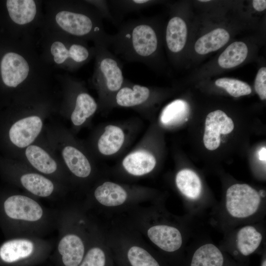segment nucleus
Returning <instances> with one entry per match:
<instances>
[{
  "label": "nucleus",
  "instance_id": "obj_37",
  "mask_svg": "<svg viewBox=\"0 0 266 266\" xmlns=\"http://www.w3.org/2000/svg\"><path fill=\"white\" fill-rule=\"evenodd\" d=\"M262 266H266V261H264Z\"/></svg>",
  "mask_w": 266,
  "mask_h": 266
},
{
  "label": "nucleus",
  "instance_id": "obj_31",
  "mask_svg": "<svg viewBox=\"0 0 266 266\" xmlns=\"http://www.w3.org/2000/svg\"><path fill=\"white\" fill-rule=\"evenodd\" d=\"M51 53L54 57V61L58 64L65 62L67 59L70 58L69 48L67 49L61 42L55 41L51 46Z\"/></svg>",
  "mask_w": 266,
  "mask_h": 266
},
{
  "label": "nucleus",
  "instance_id": "obj_21",
  "mask_svg": "<svg viewBox=\"0 0 266 266\" xmlns=\"http://www.w3.org/2000/svg\"><path fill=\"white\" fill-rule=\"evenodd\" d=\"M97 103L88 93L82 92L76 97L74 109L70 115L72 124L76 126L82 125L96 112Z\"/></svg>",
  "mask_w": 266,
  "mask_h": 266
},
{
  "label": "nucleus",
  "instance_id": "obj_28",
  "mask_svg": "<svg viewBox=\"0 0 266 266\" xmlns=\"http://www.w3.org/2000/svg\"><path fill=\"white\" fill-rule=\"evenodd\" d=\"M215 85L224 88L230 95L234 97L247 95L252 92L250 86L247 83L233 78H219L215 81Z\"/></svg>",
  "mask_w": 266,
  "mask_h": 266
},
{
  "label": "nucleus",
  "instance_id": "obj_2",
  "mask_svg": "<svg viewBox=\"0 0 266 266\" xmlns=\"http://www.w3.org/2000/svg\"><path fill=\"white\" fill-rule=\"evenodd\" d=\"M51 219L47 210L28 196L14 194L0 199V226L7 239L38 236L48 228Z\"/></svg>",
  "mask_w": 266,
  "mask_h": 266
},
{
  "label": "nucleus",
  "instance_id": "obj_35",
  "mask_svg": "<svg viewBox=\"0 0 266 266\" xmlns=\"http://www.w3.org/2000/svg\"><path fill=\"white\" fill-rule=\"evenodd\" d=\"M258 156L260 160L263 162H266V148L263 147L258 152Z\"/></svg>",
  "mask_w": 266,
  "mask_h": 266
},
{
  "label": "nucleus",
  "instance_id": "obj_8",
  "mask_svg": "<svg viewBox=\"0 0 266 266\" xmlns=\"http://www.w3.org/2000/svg\"><path fill=\"white\" fill-rule=\"evenodd\" d=\"M234 128L232 119L223 111L217 110L209 113L205 119L203 138L205 147L209 150H214L220 144V134L232 132Z\"/></svg>",
  "mask_w": 266,
  "mask_h": 266
},
{
  "label": "nucleus",
  "instance_id": "obj_33",
  "mask_svg": "<svg viewBox=\"0 0 266 266\" xmlns=\"http://www.w3.org/2000/svg\"><path fill=\"white\" fill-rule=\"evenodd\" d=\"M93 3H95L98 13L101 18H104L115 26H118L112 13L108 0H97L94 1Z\"/></svg>",
  "mask_w": 266,
  "mask_h": 266
},
{
  "label": "nucleus",
  "instance_id": "obj_6",
  "mask_svg": "<svg viewBox=\"0 0 266 266\" xmlns=\"http://www.w3.org/2000/svg\"><path fill=\"white\" fill-rule=\"evenodd\" d=\"M59 236L57 250L64 266H79L85 253L82 238L75 233L68 231L59 220Z\"/></svg>",
  "mask_w": 266,
  "mask_h": 266
},
{
  "label": "nucleus",
  "instance_id": "obj_9",
  "mask_svg": "<svg viewBox=\"0 0 266 266\" xmlns=\"http://www.w3.org/2000/svg\"><path fill=\"white\" fill-rule=\"evenodd\" d=\"M16 181L22 189L37 197H53L58 190L55 181L36 171H21L16 175Z\"/></svg>",
  "mask_w": 266,
  "mask_h": 266
},
{
  "label": "nucleus",
  "instance_id": "obj_16",
  "mask_svg": "<svg viewBox=\"0 0 266 266\" xmlns=\"http://www.w3.org/2000/svg\"><path fill=\"white\" fill-rule=\"evenodd\" d=\"M156 163V159L151 153L138 151L127 156L123 161V166L129 173L140 176L151 171Z\"/></svg>",
  "mask_w": 266,
  "mask_h": 266
},
{
  "label": "nucleus",
  "instance_id": "obj_29",
  "mask_svg": "<svg viewBox=\"0 0 266 266\" xmlns=\"http://www.w3.org/2000/svg\"><path fill=\"white\" fill-rule=\"evenodd\" d=\"M127 256L132 266H160L146 250L138 246L132 247L128 252Z\"/></svg>",
  "mask_w": 266,
  "mask_h": 266
},
{
  "label": "nucleus",
  "instance_id": "obj_13",
  "mask_svg": "<svg viewBox=\"0 0 266 266\" xmlns=\"http://www.w3.org/2000/svg\"><path fill=\"white\" fill-rule=\"evenodd\" d=\"M151 96V91L149 87L131 84L125 79L122 87L116 93L115 99L118 105L131 107L145 104Z\"/></svg>",
  "mask_w": 266,
  "mask_h": 266
},
{
  "label": "nucleus",
  "instance_id": "obj_23",
  "mask_svg": "<svg viewBox=\"0 0 266 266\" xmlns=\"http://www.w3.org/2000/svg\"><path fill=\"white\" fill-rule=\"evenodd\" d=\"M223 263L220 250L212 244H206L195 251L191 266H222Z\"/></svg>",
  "mask_w": 266,
  "mask_h": 266
},
{
  "label": "nucleus",
  "instance_id": "obj_26",
  "mask_svg": "<svg viewBox=\"0 0 266 266\" xmlns=\"http://www.w3.org/2000/svg\"><path fill=\"white\" fill-rule=\"evenodd\" d=\"M189 109L187 102L181 100H176L167 104L163 110L160 120L166 126H173L188 120Z\"/></svg>",
  "mask_w": 266,
  "mask_h": 266
},
{
  "label": "nucleus",
  "instance_id": "obj_3",
  "mask_svg": "<svg viewBox=\"0 0 266 266\" xmlns=\"http://www.w3.org/2000/svg\"><path fill=\"white\" fill-rule=\"evenodd\" d=\"M96 53L95 78L98 87L104 94L116 95L125 80L123 66L119 59L105 46L97 45Z\"/></svg>",
  "mask_w": 266,
  "mask_h": 266
},
{
  "label": "nucleus",
  "instance_id": "obj_12",
  "mask_svg": "<svg viewBox=\"0 0 266 266\" xmlns=\"http://www.w3.org/2000/svg\"><path fill=\"white\" fill-rule=\"evenodd\" d=\"M147 235L153 243L166 252L177 250L182 243L180 231L176 228L170 226H154L148 229Z\"/></svg>",
  "mask_w": 266,
  "mask_h": 266
},
{
  "label": "nucleus",
  "instance_id": "obj_27",
  "mask_svg": "<svg viewBox=\"0 0 266 266\" xmlns=\"http://www.w3.org/2000/svg\"><path fill=\"white\" fill-rule=\"evenodd\" d=\"M155 2L151 0H108V2L117 22V27L120 21L125 14L138 12L145 9Z\"/></svg>",
  "mask_w": 266,
  "mask_h": 266
},
{
  "label": "nucleus",
  "instance_id": "obj_7",
  "mask_svg": "<svg viewBox=\"0 0 266 266\" xmlns=\"http://www.w3.org/2000/svg\"><path fill=\"white\" fill-rule=\"evenodd\" d=\"M43 126L42 118L36 115L22 117L15 121L9 131V137L16 147L25 149L33 143Z\"/></svg>",
  "mask_w": 266,
  "mask_h": 266
},
{
  "label": "nucleus",
  "instance_id": "obj_11",
  "mask_svg": "<svg viewBox=\"0 0 266 266\" xmlns=\"http://www.w3.org/2000/svg\"><path fill=\"white\" fill-rule=\"evenodd\" d=\"M25 156L35 171L49 178L57 176L59 167L57 161L43 147L32 144L25 149Z\"/></svg>",
  "mask_w": 266,
  "mask_h": 266
},
{
  "label": "nucleus",
  "instance_id": "obj_10",
  "mask_svg": "<svg viewBox=\"0 0 266 266\" xmlns=\"http://www.w3.org/2000/svg\"><path fill=\"white\" fill-rule=\"evenodd\" d=\"M29 66L20 55L9 52L5 54L0 62L1 75L3 83L10 87H16L28 75Z\"/></svg>",
  "mask_w": 266,
  "mask_h": 266
},
{
  "label": "nucleus",
  "instance_id": "obj_24",
  "mask_svg": "<svg viewBox=\"0 0 266 266\" xmlns=\"http://www.w3.org/2000/svg\"><path fill=\"white\" fill-rule=\"evenodd\" d=\"M247 54L248 48L244 42H234L220 55L218 60V64L224 68L235 67L244 61Z\"/></svg>",
  "mask_w": 266,
  "mask_h": 266
},
{
  "label": "nucleus",
  "instance_id": "obj_25",
  "mask_svg": "<svg viewBox=\"0 0 266 266\" xmlns=\"http://www.w3.org/2000/svg\"><path fill=\"white\" fill-rule=\"evenodd\" d=\"M262 235L253 226L242 228L237 234L236 244L239 251L244 256L253 253L259 246Z\"/></svg>",
  "mask_w": 266,
  "mask_h": 266
},
{
  "label": "nucleus",
  "instance_id": "obj_15",
  "mask_svg": "<svg viewBox=\"0 0 266 266\" xmlns=\"http://www.w3.org/2000/svg\"><path fill=\"white\" fill-rule=\"evenodd\" d=\"M187 28L184 20L177 16L168 21L165 33V41L168 50L178 53L184 48L187 40Z\"/></svg>",
  "mask_w": 266,
  "mask_h": 266
},
{
  "label": "nucleus",
  "instance_id": "obj_32",
  "mask_svg": "<svg viewBox=\"0 0 266 266\" xmlns=\"http://www.w3.org/2000/svg\"><path fill=\"white\" fill-rule=\"evenodd\" d=\"M255 90L262 100L266 99V67L259 69L255 80Z\"/></svg>",
  "mask_w": 266,
  "mask_h": 266
},
{
  "label": "nucleus",
  "instance_id": "obj_22",
  "mask_svg": "<svg viewBox=\"0 0 266 266\" xmlns=\"http://www.w3.org/2000/svg\"><path fill=\"white\" fill-rule=\"evenodd\" d=\"M176 184L180 191L188 198L196 199L200 195V180L191 169H184L179 171L176 176Z\"/></svg>",
  "mask_w": 266,
  "mask_h": 266
},
{
  "label": "nucleus",
  "instance_id": "obj_4",
  "mask_svg": "<svg viewBox=\"0 0 266 266\" xmlns=\"http://www.w3.org/2000/svg\"><path fill=\"white\" fill-rule=\"evenodd\" d=\"M48 241L33 236L7 239L0 244V262L13 264L28 259L39 250L49 247Z\"/></svg>",
  "mask_w": 266,
  "mask_h": 266
},
{
  "label": "nucleus",
  "instance_id": "obj_30",
  "mask_svg": "<svg viewBox=\"0 0 266 266\" xmlns=\"http://www.w3.org/2000/svg\"><path fill=\"white\" fill-rule=\"evenodd\" d=\"M105 256L103 250L99 247L90 249L79 266H104Z\"/></svg>",
  "mask_w": 266,
  "mask_h": 266
},
{
  "label": "nucleus",
  "instance_id": "obj_17",
  "mask_svg": "<svg viewBox=\"0 0 266 266\" xmlns=\"http://www.w3.org/2000/svg\"><path fill=\"white\" fill-rule=\"evenodd\" d=\"M96 200L106 206H116L122 204L126 200L127 194L119 185L106 182L98 186L94 192Z\"/></svg>",
  "mask_w": 266,
  "mask_h": 266
},
{
  "label": "nucleus",
  "instance_id": "obj_1",
  "mask_svg": "<svg viewBox=\"0 0 266 266\" xmlns=\"http://www.w3.org/2000/svg\"><path fill=\"white\" fill-rule=\"evenodd\" d=\"M159 47L157 29L150 18L142 17L120 24L111 35L108 49L117 58L151 66Z\"/></svg>",
  "mask_w": 266,
  "mask_h": 266
},
{
  "label": "nucleus",
  "instance_id": "obj_20",
  "mask_svg": "<svg viewBox=\"0 0 266 266\" xmlns=\"http://www.w3.org/2000/svg\"><path fill=\"white\" fill-rule=\"evenodd\" d=\"M124 138V134L121 128L113 125H108L98 140L99 150L105 155L113 154L121 148Z\"/></svg>",
  "mask_w": 266,
  "mask_h": 266
},
{
  "label": "nucleus",
  "instance_id": "obj_14",
  "mask_svg": "<svg viewBox=\"0 0 266 266\" xmlns=\"http://www.w3.org/2000/svg\"><path fill=\"white\" fill-rule=\"evenodd\" d=\"M61 155L68 170L75 176L86 178L91 172L90 162L84 154L75 147L66 145L62 147Z\"/></svg>",
  "mask_w": 266,
  "mask_h": 266
},
{
  "label": "nucleus",
  "instance_id": "obj_18",
  "mask_svg": "<svg viewBox=\"0 0 266 266\" xmlns=\"http://www.w3.org/2000/svg\"><path fill=\"white\" fill-rule=\"evenodd\" d=\"M6 7L12 20L19 25L32 21L36 13V6L33 0H7Z\"/></svg>",
  "mask_w": 266,
  "mask_h": 266
},
{
  "label": "nucleus",
  "instance_id": "obj_36",
  "mask_svg": "<svg viewBox=\"0 0 266 266\" xmlns=\"http://www.w3.org/2000/svg\"><path fill=\"white\" fill-rule=\"evenodd\" d=\"M199 1L201 2H206V1H209L210 0H200Z\"/></svg>",
  "mask_w": 266,
  "mask_h": 266
},
{
  "label": "nucleus",
  "instance_id": "obj_5",
  "mask_svg": "<svg viewBox=\"0 0 266 266\" xmlns=\"http://www.w3.org/2000/svg\"><path fill=\"white\" fill-rule=\"evenodd\" d=\"M261 202L258 192L246 184H235L230 186L226 193V206L233 217L244 218L254 214Z\"/></svg>",
  "mask_w": 266,
  "mask_h": 266
},
{
  "label": "nucleus",
  "instance_id": "obj_19",
  "mask_svg": "<svg viewBox=\"0 0 266 266\" xmlns=\"http://www.w3.org/2000/svg\"><path fill=\"white\" fill-rule=\"evenodd\" d=\"M229 39L230 34L226 30L216 29L199 38L195 43V49L199 54H206L221 48Z\"/></svg>",
  "mask_w": 266,
  "mask_h": 266
},
{
  "label": "nucleus",
  "instance_id": "obj_34",
  "mask_svg": "<svg viewBox=\"0 0 266 266\" xmlns=\"http://www.w3.org/2000/svg\"><path fill=\"white\" fill-rule=\"evenodd\" d=\"M252 4L254 9L258 11H262L266 8V0H254Z\"/></svg>",
  "mask_w": 266,
  "mask_h": 266
}]
</instances>
